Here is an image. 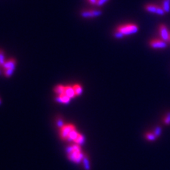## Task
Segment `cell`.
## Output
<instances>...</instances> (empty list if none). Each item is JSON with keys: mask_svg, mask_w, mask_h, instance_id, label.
<instances>
[{"mask_svg": "<svg viewBox=\"0 0 170 170\" xmlns=\"http://www.w3.org/2000/svg\"><path fill=\"white\" fill-rule=\"evenodd\" d=\"M66 153H67V159L72 162L79 164L83 161H85L86 155L82 148V145L70 143L67 147Z\"/></svg>", "mask_w": 170, "mask_h": 170, "instance_id": "cell-1", "label": "cell"}, {"mask_svg": "<svg viewBox=\"0 0 170 170\" xmlns=\"http://www.w3.org/2000/svg\"><path fill=\"white\" fill-rule=\"evenodd\" d=\"M139 28L135 23H126V24L120 25L116 28V31L119 32L123 36L133 35L138 31Z\"/></svg>", "mask_w": 170, "mask_h": 170, "instance_id": "cell-2", "label": "cell"}, {"mask_svg": "<svg viewBox=\"0 0 170 170\" xmlns=\"http://www.w3.org/2000/svg\"><path fill=\"white\" fill-rule=\"evenodd\" d=\"M145 9L147 12L159 15V16H164L166 14V12L164 11L162 7H159L155 4H148L145 6Z\"/></svg>", "mask_w": 170, "mask_h": 170, "instance_id": "cell-3", "label": "cell"}, {"mask_svg": "<svg viewBox=\"0 0 170 170\" xmlns=\"http://www.w3.org/2000/svg\"><path fill=\"white\" fill-rule=\"evenodd\" d=\"M150 46L153 49H165L167 47V43L162 39L151 40L149 43Z\"/></svg>", "mask_w": 170, "mask_h": 170, "instance_id": "cell-4", "label": "cell"}, {"mask_svg": "<svg viewBox=\"0 0 170 170\" xmlns=\"http://www.w3.org/2000/svg\"><path fill=\"white\" fill-rule=\"evenodd\" d=\"M159 33L161 39L168 43L170 41V33L168 31L167 27L165 24H160L159 26Z\"/></svg>", "mask_w": 170, "mask_h": 170, "instance_id": "cell-5", "label": "cell"}, {"mask_svg": "<svg viewBox=\"0 0 170 170\" xmlns=\"http://www.w3.org/2000/svg\"><path fill=\"white\" fill-rule=\"evenodd\" d=\"M101 14V11H98V10H89V11H84L81 15L84 18H91L99 17Z\"/></svg>", "mask_w": 170, "mask_h": 170, "instance_id": "cell-6", "label": "cell"}, {"mask_svg": "<svg viewBox=\"0 0 170 170\" xmlns=\"http://www.w3.org/2000/svg\"><path fill=\"white\" fill-rule=\"evenodd\" d=\"M16 65H17V61L14 59L11 58L6 60L5 64L2 67L3 70H7L9 69V68H15Z\"/></svg>", "mask_w": 170, "mask_h": 170, "instance_id": "cell-7", "label": "cell"}, {"mask_svg": "<svg viewBox=\"0 0 170 170\" xmlns=\"http://www.w3.org/2000/svg\"><path fill=\"white\" fill-rule=\"evenodd\" d=\"M71 98L69 97L67 94H63L60 95H57V98H56V101L57 102H60V103L62 104H68L70 103V101Z\"/></svg>", "mask_w": 170, "mask_h": 170, "instance_id": "cell-8", "label": "cell"}, {"mask_svg": "<svg viewBox=\"0 0 170 170\" xmlns=\"http://www.w3.org/2000/svg\"><path fill=\"white\" fill-rule=\"evenodd\" d=\"M65 94H67L69 97H70L71 99L76 97L75 90H74L73 86H65Z\"/></svg>", "mask_w": 170, "mask_h": 170, "instance_id": "cell-9", "label": "cell"}, {"mask_svg": "<svg viewBox=\"0 0 170 170\" xmlns=\"http://www.w3.org/2000/svg\"><path fill=\"white\" fill-rule=\"evenodd\" d=\"M54 91L56 93L57 95H60L63 94H65V86L63 85H57L54 89Z\"/></svg>", "mask_w": 170, "mask_h": 170, "instance_id": "cell-10", "label": "cell"}, {"mask_svg": "<svg viewBox=\"0 0 170 170\" xmlns=\"http://www.w3.org/2000/svg\"><path fill=\"white\" fill-rule=\"evenodd\" d=\"M73 87L74 90H75V92L76 96H80L83 91L82 87L79 84H75L73 85Z\"/></svg>", "mask_w": 170, "mask_h": 170, "instance_id": "cell-11", "label": "cell"}, {"mask_svg": "<svg viewBox=\"0 0 170 170\" xmlns=\"http://www.w3.org/2000/svg\"><path fill=\"white\" fill-rule=\"evenodd\" d=\"M144 138L147 140V141H155L157 139V137L154 134V133H150V132H147L144 135Z\"/></svg>", "mask_w": 170, "mask_h": 170, "instance_id": "cell-12", "label": "cell"}, {"mask_svg": "<svg viewBox=\"0 0 170 170\" xmlns=\"http://www.w3.org/2000/svg\"><path fill=\"white\" fill-rule=\"evenodd\" d=\"M162 7L166 13L170 12V0H163Z\"/></svg>", "mask_w": 170, "mask_h": 170, "instance_id": "cell-13", "label": "cell"}, {"mask_svg": "<svg viewBox=\"0 0 170 170\" xmlns=\"http://www.w3.org/2000/svg\"><path fill=\"white\" fill-rule=\"evenodd\" d=\"M15 68H9V69L7 70H4V74H5V76L7 77H9L12 75V74L14 71Z\"/></svg>", "mask_w": 170, "mask_h": 170, "instance_id": "cell-14", "label": "cell"}, {"mask_svg": "<svg viewBox=\"0 0 170 170\" xmlns=\"http://www.w3.org/2000/svg\"><path fill=\"white\" fill-rule=\"evenodd\" d=\"M5 54L2 50H0V66H2L5 63Z\"/></svg>", "mask_w": 170, "mask_h": 170, "instance_id": "cell-15", "label": "cell"}, {"mask_svg": "<svg viewBox=\"0 0 170 170\" xmlns=\"http://www.w3.org/2000/svg\"><path fill=\"white\" fill-rule=\"evenodd\" d=\"M163 123L166 125H170V111L168 112V113H167V114L165 115V116L163 119Z\"/></svg>", "mask_w": 170, "mask_h": 170, "instance_id": "cell-16", "label": "cell"}, {"mask_svg": "<svg viewBox=\"0 0 170 170\" xmlns=\"http://www.w3.org/2000/svg\"><path fill=\"white\" fill-rule=\"evenodd\" d=\"M153 133L155 135H156V137L158 138L159 137L162 133V128L160 126H156L155 127V128H154V131H153Z\"/></svg>", "mask_w": 170, "mask_h": 170, "instance_id": "cell-17", "label": "cell"}, {"mask_svg": "<svg viewBox=\"0 0 170 170\" xmlns=\"http://www.w3.org/2000/svg\"><path fill=\"white\" fill-rule=\"evenodd\" d=\"M109 2V0H97V5L99 6V7H101V6H103L104 4H106Z\"/></svg>", "mask_w": 170, "mask_h": 170, "instance_id": "cell-18", "label": "cell"}, {"mask_svg": "<svg viewBox=\"0 0 170 170\" xmlns=\"http://www.w3.org/2000/svg\"><path fill=\"white\" fill-rule=\"evenodd\" d=\"M89 2L92 5H97V0H88Z\"/></svg>", "mask_w": 170, "mask_h": 170, "instance_id": "cell-19", "label": "cell"}, {"mask_svg": "<svg viewBox=\"0 0 170 170\" xmlns=\"http://www.w3.org/2000/svg\"><path fill=\"white\" fill-rule=\"evenodd\" d=\"M0 104H1V99H0Z\"/></svg>", "mask_w": 170, "mask_h": 170, "instance_id": "cell-20", "label": "cell"}]
</instances>
